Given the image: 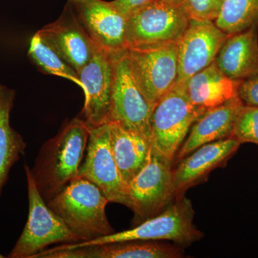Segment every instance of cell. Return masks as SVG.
<instances>
[{"label": "cell", "instance_id": "6da1fadb", "mask_svg": "<svg viewBox=\"0 0 258 258\" xmlns=\"http://www.w3.org/2000/svg\"><path fill=\"white\" fill-rule=\"evenodd\" d=\"M91 129L83 118H75L42 146L30 169L45 202L79 175Z\"/></svg>", "mask_w": 258, "mask_h": 258}, {"label": "cell", "instance_id": "7a4b0ae2", "mask_svg": "<svg viewBox=\"0 0 258 258\" xmlns=\"http://www.w3.org/2000/svg\"><path fill=\"white\" fill-rule=\"evenodd\" d=\"M46 203L80 242L115 232L106 214L109 201L101 189L87 179L76 176Z\"/></svg>", "mask_w": 258, "mask_h": 258}, {"label": "cell", "instance_id": "3957f363", "mask_svg": "<svg viewBox=\"0 0 258 258\" xmlns=\"http://www.w3.org/2000/svg\"><path fill=\"white\" fill-rule=\"evenodd\" d=\"M195 212L191 200L184 195L176 198L157 216L123 232H114L95 240L64 244L57 249H71L128 240H169L174 244L187 247L204 237L202 231L194 224Z\"/></svg>", "mask_w": 258, "mask_h": 258}, {"label": "cell", "instance_id": "277c9868", "mask_svg": "<svg viewBox=\"0 0 258 258\" xmlns=\"http://www.w3.org/2000/svg\"><path fill=\"white\" fill-rule=\"evenodd\" d=\"M203 113L190 101L184 83H176L153 111L150 139L152 150L173 162L194 123Z\"/></svg>", "mask_w": 258, "mask_h": 258}, {"label": "cell", "instance_id": "5b68a950", "mask_svg": "<svg viewBox=\"0 0 258 258\" xmlns=\"http://www.w3.org/2000/svg\"><path fill=\"white\" fill-rule=\"evenodd\" d=\"M189 20L182 3L149 0L127 16V48L177 42Z\"/></svg>", "mask_w": 258, "mask_h": 258}, {"label": "cell", "instance_id": "8992f818", "mask_svg": "<svg viewBox=\"0 0 258 258\" xmlns=\"http://www.w3.org/2000/svg\"><path fill=\"white\" fill-rule=\"evenodd\" d=\"M25 171L28 190V221L7 257L32 258L50 244L80 242L77 236L47 206L37 189L31 169L28 165H25Z\"/></svg>", "mask_w": 258, "mask_h": 258}, {"label": "cell", "instance_id": "52a82bcc", "mask_svg": "<svg viewBox=\"0 0 258 258\" xmlns=\"http://www.w3.org/2000/svg\"><path fill=\"white\" fill-rule=\"evenodd\" d=\"M172 164L152 149L149 162L128 184L133 227L157 216L176 200Z\"/></svg>", "mask_w": 258, "mask_h": 258}, {"label": "cell", "instance_id": "ba28073f", "mask_svg": "<svg viewBox=\"0 0 258 258\" xmlns=\"http://www.w3.org/2000/svg\"><path fill=\"white\" fill-rule=\"evenodd\" d=\"M126 54L136 81L154 109L177 81V42L131 47Z\"/></svg>", "mask_w": 258, "mask_h": 258}, {"label": "cell", "instance_id": "9c48e42d", "mask_svg": "<svg viewBox=\"0 0 258 258\" xmlns=\"http://www.w3.org/2000/svg\"><path fill=\"white\" fill-rule=\"evenodd\" d=\"M153 111L154 108L136 81L126 50L115 54L109 122L118 123L150 143Z\"/></svg>", "mask_w": 258, "mask_h": 258}, {"label": "cell", "instance_id": "30bf717a", "mask_svg": "<svg viewBox=\"0 0 258 258\" xmlns=\"http://www.w3.org/2000/svg\"><path fill=\"white\" fill-rule=\"evenodd\" d=\"M97 185L109 203L128 207L127 187L120 177L112 151L109 123L91 129L85 160L79 175Z\"/></svg>", "mask_w": 258, "mask_h": 258}, {"label": "cell", "instance_id": "8fae6325", "mask_svg": "<svg viewBox=\"0 0 258 258\" xmlns=\"http://www.w3.org/2000/svg\"><path fill=\"white\" fill-rule=\"evenodd\" d=\"M73 10L95 45L109 53L127 49V16L111 2L69 0Z\"/></svg>", "mask_w": 258, "mask_h": 258}, {"label": "cell", "instance_id": "7c38bea8", "mask_svg": "<svg viewBox=\"0 0 258 258\" xmlns=\"http://www.w3.org/2000/svg\"><path fill=\"white\" fill-rule=\"evenodd\" d=\"M114 57L96 47L91 58L78 73L85 94L83 119L91 128L110 121Z\"/></svg>", "mask_w": 258, "mask_h": 258}, {"label": "cell", "instance_id": "4fadbf2b", "mask_svg": "<svg viewBox=\"0 0 258 258\" xmlns=\"http://www.w3.org/2000/svg\"><path fill=\"white\" fill-rule=\"evenodd\" d=\"M228 35L215 22L190 20L189 25L177 42L178 78L184 84L216 60L217 54Z\"/></svg>", "mask_w": 258, "mask_h": 258}, {"label": "cell", "instance_id": "5bb4252c", "mask_svg": "<svg viewBox=\"0 0 258 258\" xmlns=\"http://www.w3.org/2000/svg\"><path fill=\"white\" fill-rule=\"evenodd\" d=\"M37 34L78 73L91 58L97 47L69 3L60 18Z\"/></svg>", "mask_w": 258, "mask_h": 258}, {"label": "cell", "instance_id": "9a60e30c", "mask_svg": "<svg viewBox=\"0 0 258 258\" xmlns=\"http://www.w3.org/2000/svg\"><path fill=\"white\" fill-rule=\"evenodd\" d=\"M184 247L155 240H128L71 249H45L42 258H179Z\"/></svg>", "mask_w": 258, "mask_h": 258}, {"label": "cell", "instance_id": "2e32d148", "mask_svg": "<svg viewBox=\"0 0 258 258\" xmlns=\"http://www.w3.org/2000/svg\"><path fill=\"white\" fill-rule=\"evenodd\" d=\"M240 142L232 137L201 146L180 160L173 171L176 199L207 179L212 170L223 166L235 154Z\"/></svg>", "mask_w": 258, "mask_h": 258}, {"label": "cell", "instance_id": "e0dca14e", "mask_svg": "<svg viewBox=\"0 0 258 258\" xmlns=\"http://www.w3.org/2000/svg\"><path fill=\"white\" fill-rule=\"evenodd\" d=\"M244 103L238 96L203 113L194 123L176 154L177 160L205 144L232 137L236 118Z\"/></svg>", "mask_w": 258, "mask_h": 258}, {"label": "cell", "instance_id": "ac0fdd59", "mask_svg": "<svg viewBox=\"0 0 258 258\" xmlns=\"http://www.w3.org/2000/svg\"><path fill=\"white\" fill-rule=\"evenodd\" d=\"M220 71L233 81L258 75V26L228 35L215 60Z\"/></svg>", "mask_w": 258, "mask_h": 258}, {"label": "cell", "instance_id": "d6986e66", "mask_svg": "<svg viewBox=\"0 0 258 258\" xmlns=\"http://www.w3.org/2000/svg\"><path fill=\"white\" fill-rule=\"evenodd\" d=\"M241 83L227 78L215 61L191 76L184 85L190 101L205 113L237 96Z\"/></svg>", "mask_w": 258, "mask_h": 258}, {"label": "cell", "instance_id": "ffe728a7", "mask_svg": "<svg viewBox=\"0 0 258 258\" xmlns=\"http://www.w3.org/2000/svg\"><path fill=\"white\" fill-rule=\"evenodd\" d=\"M112 151L120 177L126 187L145 167L152 147L142 136L127 130L115 122H109Z\"/></svg>", "mask_w": 258, "mask_h": 258}, {"label": "cell", "instance_id": "44dd1931", "mask_svg": "<svg viewBox=\"0 0 258 258\" xmlns=\"http://www.w3.org/2000/svg\"><path fill=\"white\" fill-rule=\"evenodd\" d=\"M15 98V91L0 84V195L10 169L23 155L27 147L23 137L10 125Z\"/></svg>", "mask_w": 258, "mask_h": 258}, {"label": "cell", "instance_id": "7402d4cb", "mask_svg": "<svg viewBox=\"0 0 258 258\" xmlns=\"http://www.w3.org/2000/svg\"><path fill=\"white\" fill-rule=\"evenodd\" d=\"M215 23L228 35L258 26V0H224Z\"/></svg>", "mask_w": 258, "mask_h": 258}, {"label": "cell", "instance_id": "603a6c76", "mask_svg": "<svg viewBox=\"0 0 258 258\" xmlns=\"http://www.w3.org/2000/svg\"><path fill=\"white\" fill-rule=\"evenodd\" d=\"M28 55L45 74L69 80L83 89V84L77 71L42 40L37 33L32 37Z\"/></svg>", "mask_w": 258, "mask_h": 258}, {"label": "cell", "instance_id": "cb8c5ba5", "mask_svg": "<svg viewBox=\"0 0 258 258\" xmlns=\"http://www.w3.org/2000/svg\"><path fill=\"white\" fill-rule=\"evenodd\" d=\"M232 137L240 144L258 145V106H242L236 118Z\"/></svg>", "mask_w": 258, "mask_h": 258}, {"label": "cell", "instance_id": "d4e9b609", "mask_svg": "<svg viewBox=\"0 0 258 258\" xmlns=\"http://www.w3.org/2000/svg\"><path fill=\"white\" fill-rule=\"evenodd\" d=\"M224 0H182L190 20L215 22Z\"/></svg>", "mask_w": 258, "mask_h": 258}, {"label": "cell", "instance_id": "484cf974", "mask_svg": "<svg viewBox=\"0 0 258 258\" xmlns=\"http://www.w3.org/2000/svg\"><path fill=\"white\" fill-rule=\"evenodd\" d=\"M237 96L244 105L258 106V75L240 83Z\"/></svg>", "mask_w": 258, "mask_h": 258}, {"label": "cell", "instance_id": "4316f807", "mask_svg": "<svg viewBox=\"0 0 258 258\" xmlns=\"http://www.w3.org/2000/svg\"><path fill=\"white\" fill-rule=\"evenodd\" d=\"M149 0H113L111 1L115 8L121 12L125 16H128L131 12L136 8H139L141 5L147 3Z\"/></svg>", "mask_w": 258, "mask_h": 258}, {"label": "cell", "instance_id": "83f0119b", "mask_svg": "<svg viewBox=\"0 0 258 258\" xmlns=\"http://www.w3.org/2000/svg\"><path fill=\"white\" fill-rule=\"evenodd\" d=\"M170 1L176 2V3H182V0H170Z\"/></svg>", "mask_w": 258, "mask_h": 258}]
</instances>
